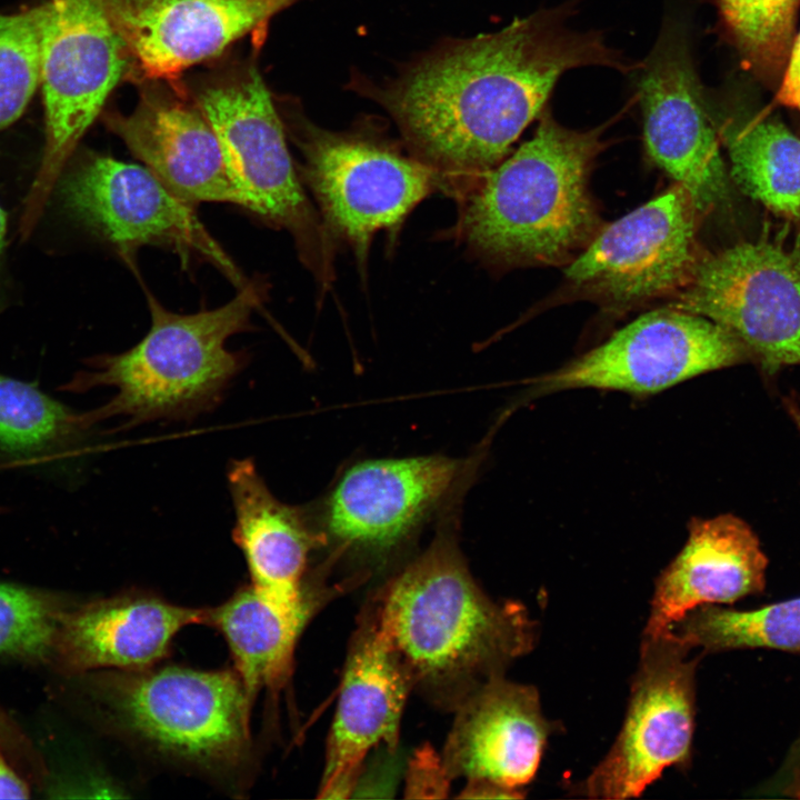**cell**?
<instances>
[{"instance_id": "6da1fadb", "label": "cell", "mask_w": 800, "mask_h": 800, "mask_svg": "<svg viewBox=\"0 0 800 800\" xmlns=\"http://www.w3.org/2000/svg\"><path fill=\"white\" fill-rule=\"evenodd\" d=\"M570 11L542 9L499 31L451 41L382 87H367L366 94L434 169H491L540 113L562 73L634 68L599 32L571 29Z\"/></svg>"}, {"instance_id": "7a4b0ae2", "label": "cell", "mask_w": 800, "mask_h": 800, "mask_svg": "<svg viewBox=\"0 0 800 800\" xmlns=\"http://www.w3.org/2000/svg\"><path fill=\"white\" fill-rule=\"evenodd\" d=\"M372 609L412 689L448 709L503 676L536 641L524 607L490 598L446 539L394 577Z\"/></svg>"}, {"instance_id": "3957f363", "label": "cell", "mask_w": 800, "mask_h": 800, "mask_svg": "<svg viewBox=\"0 0 800 800\" xmlns=\"http://www.w3.org/2000/svg\"><path fill=\"white\" fill-rule=\"evenodd\" d=\"M601 130L576 131L549 113L534 136L489 169L469 196L460 230L479 254L504 264H562L599 231L588 180Z\"/></svg>"}, {"instance_id": "277c9868", "label": "cell", "mask_w": 800, "mask_h": 800, "mask_svg": "<svg viewBox=\"0 0 800 800\" xmlns=\"http://www.w3.org/2000/svg\"><path fill=\"white\" fill-rule=\"evenodd\" d=\"M261 293L260 283L250 281L223 306L181 314L147 291L151 316L147 334L124 352L91 359L89 369L63 388L116 389L106 404L84 412L91 427L111 418L119 419L122 428L197 418L222 400L244 368L248 356L229 350L227 341L251 328Z\"/></svg>"}, {"instance_id": "5b68a950", "label": "cell", "mask_w": 800, "mask_h": 800, "mask_svg": "<svg viewBox=\"0 0 800 800\" xmlns=\"http://www.w3.org/2000/svg\"><path fill=\"white\" fill-rule=\"evenodd\" d=\"M99 688L114 726L170 759L214 771L250 754L252 703L233 668L111 670Z\"/></svg>"}, {"instance_id": "8992f818", "label": "cell", "mask_w": 800, "mask_h": 800, "mask_svg": "<svg viewBox=\"0 0 800 800\" xmlns=\"http://www.w3.org/2000/svg\"><path fill=\"white\" fill-rule=\"evenodd\" d=\"M40 9L46 143L24 200L19 226L22 240L38 224L78 142L130 59L102 0H49Z\"/></svg>"}, {"instance_id": "52a82bcc", "label": "cell", "mask_w": 800, "mask_h": 800, "mask_svg": "<svg viewBox=\"0 0 800 800\" xmlns=\"http://www.w3.org/2000/svg\"><path fill=\"white\" fill-rule=\"evenodd\" d=\"M198 106L219 141L228 173L249 211L288 231L302 262L322 283L330 280V247L297 176L283 123L256 70L207 89Z\"/></svg>"}, {"instance_id": "ba28073f", "label": "cell", "mask_w": 800, "mask_h": 800, "mask_svg": "<svg viewBox=\"0 0 800 800\" xmlns=\"http://www.w3.org/2000/svg\"><path fill=\"white\" fill-rule=\"evenodd\" d=\"M669 307L736 337L769 372L800 364V246L762 237L700 258Z\"/></svg>"}, {"instance_id": "9c48e42d", "label": "cell", "mask_w": 800, "mask_h": 800, "mask_svg": "<svg viewBox=\"0 0 800 800\" xmlns=\"http://www.w3.org/2000/svg\"><path fill=\"white\" fill-rule=\"evenodd\" d=\"M672 630L644 634L627 713L607 756L579 791L587 798H637L670 767L690 763L698 659Z\"/></svg>"}, {"instance_id": "30bf717a", "label": "cell", "mask_w": 800, "mask_h": 800, "mask_svg": "<svg viewBox=\"0 0 800 800\" xmlns=\"http://www.w3.org/2000/svg\"><path fill=\"white\" fill-rule=\"evenodd\" d=\"M66 207L123 256L141 246L200 257L238 290L250 281L208 232L196 207L180 199L147 167L88 154L59 183Z\"/></svg>"}, {"instance_id": "8fae6325", "label": "cell", "mask_w": 800, "mask_h": 800, "mask_svg": "<svg viewBox=\"0 0 800 800\" xmlns=\"http://www.w3.org/2000/svg\"><path fill=\"white\" fill-rule=\"evenodd\" d=\"M291 133L327 224L359 251L374 232L402 221L436 184L433 167L362 134L302 120Z\"/></svg>"}, {"instance_id": "7c38bea8", "label": "cell", "mask_w": 800, "mask_h": 800, "mask_svg": "<svg viewBox=\"0 0 800 800\" xmlns=\"http://www.w3.org/2000/svg\"><path fill=\"white\" fill-rule=\"evenodd\" d=\"M748 354L719 324L669 307L640 316L600 346L536 378L533 392L593 388L648 396L737 364Z\"/></svg>"}, {"instance_id": "4fadbf2b", "label": "cell", "mask_w": 800, "mask_h": 800, "mask_svg": "<svg viewBox=\"0 0 800 800\" xmlns=\"http://www.w3.org/2000/svg\"><path fill=\"white\" fill-rule=\"evenodd\" d=\"M697 213L689 193L677 183L599 230L564 274L613 309L676 294L701 258Z\"/></svg>"}, {"instance_id": "5bb4252c", "label": "cell", "mask_w": 800, "mask_h": 800, "mask_svg": "<svg viewBox=\"0 0 800 800\" xmlns=\"http://www.w3.org/2000/svg\"><path fill=\"white\" fill-rule=\"evenodd\" d=\"M639 98L650 158L707 212L728 197L718 140L706 113L684 36L668 27L640 63Z\"/></svg>"}, {"instance_id": "9a60e30c", "label": "cell", "mask_w": 800, "mask_h": 800, "mask_svg": "<svg viewBox=\"0 0 800 800\" xmlns=\"http://www.w3.org/2000/svg\"><path fill=\"white\" fill-rule=\"evenodd\" d=\"M411 681L381 633L373 610L363 616L348 652L328 737L321 798H347L368 752L399 741Z\"/></svg>"}, {"instance_id": "2e32d148", "label": "cell", "mask_w": 800, "mask_h": 800, "mask_svg": "<svg viewBox=\"0 0 800 800\" xmlns=\"http://www.w3.org/2000/svg\"><path fill=\"white\" fill-rule=\"evenodd\" d=\"M129 57L170 79L220 54L297 0H102Z\"/></svg>"}, {"instance_id": "e0dca14e", "label": "cell", "mask_w": 800, "mask_h": 800, "mask_svg": "<svg viewBox=\"0 0 800 800\" xmlns=\"http://www.w3.org/2000/svg\"><path fill=\"white\" fill-rule=\"evenodd\" d=\"M454 710L441 756L451 780L463 777L521 789L534 778L553 727L533 686L498 676Z\"/></svg>"}, {"instance_id": "ac0fdd59", "label": "cell", "mask_w": 800, "mask_h": 800, "mask_svg": "<svg viewBox=\"0 0 800 800\" xmlns=\"http://www.w3.org/2000/svg\"><path fill=\"white\" fill-rule=\"evenodd\" d=\"M457 473L458 463L441 456L359 463L331 494L327 529L357 551H388L444 496Z\"/></svg>"}, {"instance_id": "d6986e66", "label": "cell", "mask_w": 800, "mask_h": 800, "mask_svg": "<svg viewBox=\"0 0 800 800\" xmlns=\"http://www.w3.org/2000/svg\"><path fill=\"white\" fill-rule=\"evenodd\" d=\"M109 129L174 194L192 206L226 202L249 210L232 182L217 136L197 104L143 97L132 113L111 114Z\"/></svg>"}, {"instance_id": "ffe728a7", "label": "cell", "mask_w": 800, "mask_h": 800, "mask_svg": "<svg viewBox=\"0 0 800 800\" xmlns=\"http://www.w3.org/2000/svg\"><path fill=\"white\" fill-rule=\"evenodd\" d=\"M768 560L751 528L732 514L694 519L683 548L660 573L644 634L671 630L690 611L760 592Z\"/></svg>"}, {"instance_id": "44dd1931", "label": "cell", "mask_w": 800, "mask_h": 800, "mask_svg": "<svg viewBox=\"0 0 800 800\" xmlns=\"http://www.w3.org/2000/svg\"><path fill=\"white\" fill-rule=\"evenodd\" d=\"M207 608L130 592L66 609L52 656L70 671L141 670L168 656L184 627L206 623Z\"/></svg>"}, {"instance_id": "7402d4cb", "label": "cell", "mask_w": 800, "mask_h": 800, "mask_svg": "<svg viewBox=\"0 0 800 800\" xmlns=\"http://www.w3.org/2000/svg\"><path fill=\"white\" fill-rule=\"evenodd\" d=\"M228 484L236 516L232 538L244 556L250 584L289 604L311 599L302 579L316 539L302 514L271 493L250 459L231 462Z\"/></svg>"}, {"instance_id": "603a6c76", "label": "cell", "mask_w": 800, "mask_h": 800, "mask_svg": "<svg viewBox=\"0 0 800 800\" xmlns=\"http://www.w3.org/2000/svg\"><path fill=\"white\" fill-rule=\"evenodd\" d=\"M312 608V599L289 604L261 593L250 583L220 606L207 608L206 623L226 639L233 669L252 704L262 690L276 698L286 687L297 641Z\"/></svg>"}, {"instance_id": "cb8c5ba5", "label": "cell", "mask_w": 800, "mask_h": 800, "mask_svg": "<svg viewBox=\"0 0 800 800\" xmlns=\"http://www.w3.org/2000/svg\"><path fill=\"white\" fill-rule=\"evenodd\" d=\"M722 136L740 189L800 226V138L763 118L728 126Z\"/></svg>"}, {"instance_id": "d4e9b609", "label": "cell", "mask_w": 800, "mask_h": 800, "mask_svg": "<svg viewBox=\"0 0 800 800\" xmlns=\"http://www.w3.org/2000/svg\"><path fill=\"white\" fill-rule=\"evenodd\" d=\"M91 426L33 384L0 374V454L38 460L72 452Z\"/></svg>"}, {"instance_id": "484cf974", "label": "cell", "mask_w": 800, "mask_h": 800, "mask_svg": "<svg viewBox=\"0 0 800 800\" xmlns=\"http://www.w3.org/2000/svg\"><path fill=\"white\" fill-rule=\"evenodd\" d=\"M671 630L690 648L706 651L767 648L800 652V597L754 610L702 606Z\"/></svg>"}, {"instance_id": "4316f807", "label": "cell", "mask_w": 800, "mask_h": 800, "mask_svg": "<svg viewBox=\"0 0 800 800\" xmlns=\"http://www.w3.org/2000/svg\"><path fill=\"white\" fill-rule=\"evenodd\" d=\"M721 17L746 61L776 73L791 48L800 0H718Z\"/></svg>"}, {"instance_id": "83f0119b", "label": "cell", "mask_w": 800, "mask_h": 800, "mask_svg": "<svg viewBox=\"0 0 800 800\" xmlns=\"http://www.w3.org/2000/svg\"><path fill=\"white\" fill-rule=\"evenodd\" d=\"M40 6L0 14V129L14 122L40 82Z\"/></svg>"}, {"instance_id": "f1b7e54d", "label": "cell", "mask_w": 800, "mask_h": 800, "mask_svg": "<svg viewBox=\"0 0 800 800\" xmlns=\"http://www.w3.org/2000/svg\"><path fill=\"white\" fill-rule=\"evenodd\" d=\"M64 610L51 596L0 582V656H52Z\"/></svg>"}, {"instance_id": "f546056e", "label": "cell", "mask_w": 800, "mask_h": 800, "mask_svg": "<svg viewBox=\"0 0 800 800\" xmlns=\"http://www.w3.org/2000/svg\"><path fill=\"white\" fill-rule=\"evenodd\" d=\"M449 777L441 757L430 747L417 750L407 777L406 796L409 798H444L449 791Z\"/></svg>"}, {"instance_id": "4dcf8cb0", "label": "cell", "mask_w": 800, "mask_h": 800, "mask_svg": "<svg viewBox=\"0 0 800 800\" xmlns=\"http://www.w3.org/2000/svg\"><path fill=\"white\" fill-rule=\"evenodd\" d=\"M789 53L788 67L776 100L800 114V34Z\"/></svg>"}, {"instance_id": "1f68e13d", "label": "cell", "mask_w": 800, "mask_h": 800, "mask_svg": "<svg viewBox=\"0 0 800 800\" xmlns=\"http://www.w3.org/2000/svg\"><path fill=\"white\" fill-rule=\"evenodd\" d=\"M459 794L463 799H521V789L508 788L488 780H468Z\"/></svg>"}, {"instance_id": "d6a6232c", "label": "cell", "mask_w": 800, "mask_h": 800, "mask_svg": "<svg viewBox=\"0 0 800 800\" xmlns=\"http://www.w3.org/2000/svg\"><path fill=\"white\" fill-rule=\"evenodd\" d=\"M28 797V786L9 766L0 750V798L24 799Z\"/></svg>"}, {"instance_id": "836d02e7", "label": "cell", "mask_w": 800, "mask_h": 800, "mask_svg": "<svg viewBox=\"0 0 800 800\" xmlns=\"http://www.w3.org/2000/svg\"><path fill=\"white\" fill-rule=\"evenodd\" d=\"M787 409L794 421L796 426L800 430V399H789L787 401Z\"/></svg>"}, {"instance_id": "e575fe53", "label": "cell", "mask_w": 800, "mask_h": 800, "mask_svg": "<svg viewBox=\"0 0 800 800\" xmlns=\"http://www.w3.org/2000/svg\"><path fill=\"white\" fill-rule=\"evenodd\" d=\"M7 221H6V214L0 206V256L4 247V239H6V232H7Z\"/></svg>"}]
</instances>
